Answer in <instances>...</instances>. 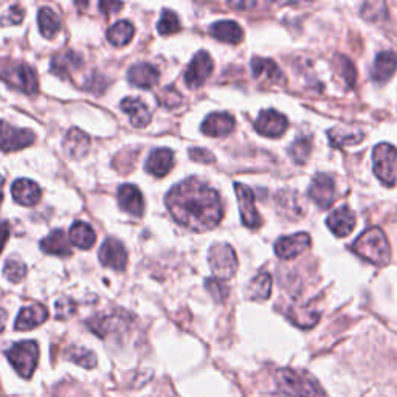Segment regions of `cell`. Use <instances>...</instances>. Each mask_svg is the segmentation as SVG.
Returning a JSON list of instances; mask_svg holds the SVG:
<instances>
[{
  "label": "cell",
  "instance_id": "cell-1",
  "mask_svg": "<svg viewBox=\"0 0 397 397\" xmlns=\"http://www.w3.org/2000/svg\"><path fill=\"white\" fill-rule=\"evenodd\" d=\"M166 206L177 223L196 233L218 227L223 216L218 191L196 177H189L171 189L166 196Z\"/></svg>",
  "mask_w": 397,
  "mask_h": 397
},
{
  "label": "cell",
  "instance_id": "cell-2",
  "mask_svg": "<svg viewBox=\"0 0 397 397\" xmlns=\"http://www.w3.org/2000/svg\"><path fill=\"white\" fill-rule=\"evenodd\" d=\"M353 251L376 266H385L391 259L390 242H388L385 233L377 227L368 228L360 234L353 243Z\"/></svg>",
  "mask_w": 397,
  "mask_h": 397
},
{
  "label": "cell",
  "instance_id": "cell-3",
  "mask_svg": "<svg viewBox=\"0 0 397 397\" xmlns=\"http://www.w3.org/2000/svg\"><path fill=\"white\" fill-rule=\"evenodd\" d=\"M276 383L279 390L292 397H328L315 378L295 369H279L276 373Z\"/></svg>",
  "mask_w": 397,
  "mask_h": 397
},
{
  "label": "cell",
  "instance_id": "cell-4",
  "mask_svg": "<svg viewBox=\"0 0 397 397\" xmlns=\"http://www.w3.org/2000/svg\"><path fill=\"white\" fill-rule=\"evenodd\" d=\"M0 79L22 94L33 95L38 92V76L34 69L25 62L0 59Z\"/></svg>",
  "mask_w": 397,
  "mask_h": 397
},
{
  "label": "cell",
  "instance_id": "cell-5",
  "mask_svg": "<svg viewBox=\"0 0 397 397\" xmlns=\"http://www.w3.org/2000/svg\"><path fill=\"white\" fill-rule=\"evenodd\" d=\"M373 169L385 186H394L397 180V149L390 143H378L373 149Z\"/></svg>",
  "mask_w": 397,
  "mask_h": 397
},
{
  "label": "cell",
  "instance_id": "cell-6",
  "mask_svg": "<svg viewBox=\"0 0 397 397\" xmlns=\"http://www.w3.org/2000/svg\"><path fill=\"white\" fill-rule=\"evenodd\" d=\"M6 358L24 378H30L39 360L38 343L31 340L16 343V345L6 351Z\"/></svg>",
  "mask_w": 397,
  "mask_h": 397
},
{
  "label": "cell",
  "instance_id": "cell-7",
  "mask_svg": "<svg viewBox=\"0 0 397 397\" xmlns=\"http://www.w3.org/2000/svg\"><path fill=\"white\" fill-rule=\"evenodd\" d=\"M208 263L214 276L218 279H228L238 270V258L228 243H214L210 248Z\"/></svg>",
  "mask_w": 397,
  "mask_h": 397
},
{
  "label": "cell",
  "instance_id": "cell-8",
  "mask_svg": "<svg viewBox=\"0 0 397 397\" xmlns=\"http://www.w3.org/2000/svg\"><path fill=\"white\" fill-rule=\"evenodd\" d=\"M34 141V134L30 129L13 128L11 124L0 121V151L14 152L29 148Z\"/></svg>",
  "mask_w": 397,
  "mask_h": 397
},
{
  "label": "cell",
  "instance_id": "cell-9",
  "mask_svg": "<svg viewBox=\"0 0 397 397\" xmlns=\"http://www.w3.org/2000/svg\"><path fill=\"white\" fill-rule=\"evenodd\" d=\"M234 193H236V197H238L241 219H242L243 225L248 228H258L259 225L263 223V219H261V216L256 210L253 191H251V189L246 185L234 184Z\"/></svg>",
  "mask_w": 397,
  "mask_h": 397
},
{
  "label": "cell",
  "instance_id": "cell-10",
  "mask_svg": "<svg viewBox=\"0 0 397 397\" xmlns=\"http://www.w3.org/2000/svg\"><path fill=\"white\" fill-rule=\"evenodd\" d=\"M309 197L321 210H326L336 201V182L329 174H317L309 186Z\"/></svg>",
  "mask_w": 397,
  "mask_h": 397
},
{
  "label": "cell",
  "instance_id": "cell-11",
  "mask_svg": "<svg viewBox=\"0 0 397 397\" xmlns=\"http://www.w3.org/2000/svg\"><path fill=\"white\" fill-rule=\"evenodd\" d=\"M213 59L206 51H198L193 58V62L189 64L185 74V83L188 87L198 89L201 87L213 71Z\"/></svg>",
  "mask_w": 397,
  "mask_h": 397
},
{
  "label": "cell",
  "instance_id": "cell-12",
  "mask_svg": "<svg viewBox=\"0 0 397 397\" xmlns=\"http://www.w3.org/2000/svg\"><path fill=\"white\" fill-rule=\"evenodd\" d=\"M98 258L103 266L119 270V272H123L126 266H128V251H126L120 241L114 238L104 241L101 248H99Z\"/></svg>",
  "mask_w": 397,
  "mask_h": 397
},
{
  "label": "cell",
  "instance_id": "cell-13",
  "mask_svg": "<svg viewBox=\"0 0 397 397\" xmlns=\"http://www.w3.org/2000/svg\"><path fill=\"white\" fill-rule=\"evenodd\" d=\"M311 247V236L308 233H296L292 236L279 238L275 242V253L281 259H293L304 253Z\"/></svg>",
  "mask_w": 397,
  "mask_h": 397
},
{
  "label": "cell",
  "instance_id": "cell-14",
  "mask_svg": "<svg viewBox=\"0 0 397 397\" xmlns=\"http://www.w3.org/2000/svg\"><path fill=\"white\" fill-rule=\"evenodd\" d=\"M255 129L261 135H264V137H270V139L281 137L287 129V119L283 114H279L273 109L263 111L259 114L258 120L255 123Z\"/></svg>",
  "mask_w": 397,
  "mask_h": 397
},
{
  "label": "cell",
  "instance_id": "cell-15",
  "mask_svg": "<svg viewBox=\"0 0 397 397\" xmlns=\"http://www.w3.org/2000/svg\"><path fill=\"white\" fill-rule=\"evenodd\" d=\"M329 230L338 238H345L356 227V214L348 206H340L336 211L329 214L326 221Z\"/></svg>",
  "mask_w": 397,
  "mask_h": 397
},
{
  "label": "cell",
  "instance_id": "cell-16",
  "mask_svg": "<svg viewBox=\"0 0 397 397\" xmlns=\"http://www.w3.org/2000/svg\"><path fill=\"white\" fill-rule=\"evenodd\" d=\"M234 121L230 114H210L202 124V132L208 137H227L234 129Z\"/></svg>",
  "mask_w": 397,
  "mask_h": 397
},
{
  "label": "cell",
  "instance_id": "cell-17",
  "mask_svg": "<svg viewBox=\"0 0 397 397\" xmlns=\"http://www.w3.org/2000/svg\"><path fill=\"white\" fill-rule=\"evenodd\" d=\"M62 146H64V149H66V152H67L70 159L81 160L89 154L90 137L81 129L74 128V129H70L67 132V135L64 137V141H62Z\"/></svg>",
  "mask_w": 397,
  "mask_h": 397
},
{
  "label": "cell",
  "instance_id": "cell-18",
  "mask_svg": "<svg viewBox=\"0 0 397 397\" xmlns=\"http://www.w3.org/2000/svg\"><path fill=\"white\" fill-rule=\"evenodd\" d=\"M13 198L24 206H33L41 201L42 191L36 182H31L29 179H19L16 180L11 186Z\"/></svg>",
  "mask_w": 397,
  "mask_h": 397
},
{
  "label": "cell",
  "instance_id": "cell-19",
  "mask_svg": "<svg viewBox=\"0 0 397 397\" xmlns=\"http://www.w3.org/2000/svg\"><path fill=\"white\" fill-rule=\"evenodd\" d=\"M123 112L129 116L134 128H144L152 120V115L140 98H124L121 101Z\"/></svg>",
  "mask_w": 397,
  "mask_h": 397
},
{
  "label": "cell",
  "instance_id": "cell-20",
  "mask_svg": "<svg viewBox=\"0 0 397 397\" xmlns=\"http://www.w3.org/2000/svg\"><path fill=\"white\" fill-rule=\"evenodd\" d=\"M174 166V154L171 149L161 148L151 152V156L146 160V171L151 176L165 177Z\"/></svg>",
  "mask_w": 397,
  "mask_h": 397
},
{
  "label": "cell",
  "instance_id": "cell-21",
  "mask_svg": "<svg viewBox=\"0 0 397 397\" xmlns=\"http://www.w3.org/2000/svg\"><path fill=\"white\" fill-rule=\"evenodd\" d=\"M49 318V311L45 306L33 304L29 308H24L16 320L14 328L17 331H30L41 326V324Z\"/></svg>",
  "mask_w": 397,
  "mask_h": 397
},
{
  "label": "cell",
  "instance_id": "cell-22",
  "mask_svg": "<svg viewBox=\"0 0 397 397\" xmlns=\"http://www.w3.org/2000/svg\"><path fill=\"white\" fill-rule=\"evenodd\" d=\"M81 64H83V58L78 53H75L74 50H66L51 58L50 69L59 78H69L71 71L78 70Z\"/></svg>",
  "mask_w": 397,
  "mask_h": 397
},
{
  "label": "cell",
  "instance_id": "cell-23",
  "mask_svg": "<svg viewBox=\"0 0 397 397\" xmlns=\"http://www.w3.org/2000/svg\"><path fill=\"white\" fill-rule=\"evenodd\" d=\"M119 203L121 210L134 216H141L144 202L140 189L134 185H121L119 188Z\"/></svg>",
  "mask_w": 397,
  "mask_h": 397
},
{
  "label": "cell",
  "instance_id": "cell-24",
  "mask_svg": "<svg viewBox=\"0 0 397 397\" xmlns=\"http://www.w3.org/2000/svg\"><path fill=\"white\" fill-rule=\"evenodd\" d=\"M251 74L256 79H266L268 83L273 84H283L284 76L281 70L275 64L272 59L266 58H253L251 59Z\"/></svg>",
  "mask_w": 397,
  "mask_h": 397
},
{
  "label": "cell",
  "instance_id": "cell-25",
  "mask_svg": "<svg viewBox=\"0 0 397 397\" xmlns=\"http://www.w3.org/2000/svg\"><path fill=\"white\" fill-rule=\"evenodd\" d=\"M129 83L140 89H152L160 79L157 67L152 64H137L129 70Z\"/></svg>",
  "mask_w": 397,
  "mask_h": 397
},
{
  "label": "cell",
  "instance_id": "cell-26",
  "mask_svg": "<svg viewBox=\"0 0 397 397\" xmlns=\"http://www.w3.org/2000/svg\"><path fill=\"white\" fill-rule=\"evenodd\" d=\"M397 70V55L393 51L378 53L374 59V66L371 70V78L377 83H385L390 79Z\"/></svg>",
  "mask_w": 397,
  "mask_h": 397
},
{
  "label": "cell",
  "instance_id": "cell-27",
  "mask_svg": "<svg viewBox=\"0 0 397 397\" xmlns=\"http://www.w3.org/2000/svg\"><path fill=\"white\" fill-rule=\"evenodd\" d=\"M213 38L225 44H239L243 38V31L234 21H219L210 29Z\"/></svg>",
  "mask_w": 397,
  "mask_h": 397
},
{
  "label": "cell",
  "instance_id": "cell-28",
  "mask_svg": "<svg viewBox=\"0 0 397 397\" xmlns=\"http://www.w3.org/2000/svg\"><path fill=\"white\" fill-rule=\"evenodd\" d=\"M42 251L49 255L56 256H69L71 253L70 250V241L67 239L66 233L62 230L51 231L47 238L41 241Z\"/></svg>",
  "mask_w": 397,
  "mask_h": 397
},
{
  "label": "cell",
  "instance_id": "cell-29",
  "mask_svg": "<svg viewBox=\"0 0 397 397\" xmlns=\"http://www.w3.org/2000/svg\"><path fill=\"white\" fill-rule=\"evenodd\" d=\"M69 241L78 248L89 250V248H92V246L96 241V236H95L94 228L90 227L89 223L76 222L71 225L70 233H69Z\"/></svg>",
  "mask_w": 397,
  "mask_h": 397
},
{
  "label": "cell",
  "instance_id": "cell-30",
  "mask_svg": "<svg viewBox=\"0 0 397 397\" xmlns=\"http://www.w3.org/2000/svg\"><path fill=\"white\" fill-rule=\"evenodd\" d=\"M38 22H39V30L44 38L51 39L61 31V19L58 14L49 6H44L39 10L38 14Z\"/></svg>",
  "mask_w": 397,
  "mask_h": 397
},
{
  "label": "cell",
  "instance_id": "cell-31",
  "mask_svg": "<svg viewBox=\"0 0 397 397\" xmlns=\"http://www.w3.org/2000/svg\"><path fill=\"white\" fill-rule=\"evenodd\" d=\"M135 33L134 25L129 21H119L107 30V41H109L115 47H124L132 39Z\"/></svg>",
  "mask_w": 397,
  "mask_h": 397
},
{
  "label": "cell",
  "instance_id": "cell-32",
  "mask_svg": "<svg viewBox=\"0 0 397 397\" xmlns=\"http://www.w3.org/2000/svg\"><path fill=\"white\" fill-rule=\"evenodd\" d=\"M270 293H272V276L270 273H259L251 279L247 288V295L251 300H267Z\"/></svg>",
  "mask_w": 397,
  "mask_h": 397
},
{
  "label": "cell",
  "instance_id": "cell-33",
  "mask_svg": "<svg viewBox=\"0 0 397 397\" xmlns=\"http://www.w3.org/2000/svg\"><path fill=\"white\" fill-rule=\"evenodd\" d=\"M312 151V139L311 137H301L296 139L291 146H288V156L292 157L295 164H306Z\"/></svg>",
  "mask_w": 397,
  "mask_h": 397
},
{
  "label": "cell",
  "instance_id": "cell-34",
  "mask_svg": "<svg viewBox=\"0 0 397 397\" xmlns=\"http://www.w3.org/2000/svg\"><path fill=\"white\" fill-rule=\"evenodd\" d=\"M329 140L332 146H346V144H356L362 140V132H351V131H341L338 128H333L329 132Z\"/></svg>",
  "mask_w": 397,
  "mask_h": 397
},
{
  "label": "cell",
  "instance_id": "cell-35",
  "mask_svg": "<svg viewBox=\"0 0 397 397\" xmlns=\"http://www.w3.org/2000/svg\"><path fill=\"white\" fill-rule=\"evenodd\" d=\"M67 357L71 360V362L81 365L84 368H94L96 365V357L92 353V351H89L86 348H70L67 351Z\"/></svg>",
  "mask_w": 397,
  "mask_h": 397
},
{
  "label": "cell",
  "instance_id": "cell-36",
  "mask_svg": "<svg viewBox=\"0 0 397 397\" xmlns=\"http://www.w3.org/2000/svg\"><path fill=\"white\" fill-rule=\"evenodd\" d=\"M157 30L160 34H174L180 31V21L174 11L165 10L161 14V19L159 21Z\"/></svg>",
  "mask_w": 397,
  "mask_h": 397
},
{
  "label": "cell",
  "instance_id": "cell-37",
  "mask_svg": "<svg viewBox=\"0 0 397 397\" xmlns=\"http://www.w3.org/2000/svg\"><path fill=\"white\" fill-rule=\"evenodd\" d=\"M4 273L11 283H19L26 275V267L22 261L10 259V261H6V264L4 267Z\"/></svg>",
  "mask_w": 397,
  "mask_h": 397
},
{
  "label": "cell",
  "instance_id": "cell-38",
  "mask_svg": "<svg viewBox=\"0 0 397 397\" xmlns=\"http://www.w3.org/2000/svg\"><path fill=\"white\" fill-rule=\"evenodd\" d=\"M205 287H206V291L211 293V296L214 298V300L219 301V303L225 301V298L228 296V292H230L227 284H225L222 279H218V278L206 279Z\"/></svg>",
  "mask_w": 397,
  "mask_h": 397
},
{
  "label": "cell",
  "instance_id": "cell-39",
  "mask_svg": "<svg viewBox=\"0 0 397 397\" xmlns=\"http://www.w3.org/2000/svg\"><path fill=\"white\" fill-rule=\"evenodd\" d=\"M25 11L21 5H13L10 10L6 11L5 16L0 17V24L2 25H19L24 21Z\"/></svg>",
  "mask_w": 397,
  "mask_h": 397
},
{
  "label": "cell",
  "instance_id": "cell-40",
  "mask_svg": "<svg viewBox=\"0 0 397 397\" xmlns=\"http://www.w3.org/2000/svg\"><path fill=\"white\" fill-rule=\"evenodd\" d=\"M338 59H340V62H338V64H340V75L345 78V81L349 86H353L354 81H356V69L353 66V62H351L346 58H343V56H338Z\"/></svg>",
  "mask_w": 397,
  "mask_h": 397
},
{
  "label": "cell",
  "instance_id": "cell-41",
  "mask_svg": "<svg viewBox=\"0 0 397 397\" xmlns=\"http://www.w3.org/2000/svg\"><path fill=\"white\" fill-rule=\"evenodd\" d=\"M56 315H58V318L61 320H64L67 317H70L71 313L75 312V303L69 300V298H62V300H59L56 303Z\"/></svg>",
  "mask_w": 397,
  "mask_h": 397
},
{
  "label": "cell",
  "instance_id": "cell-42",
  "mask_svg": "<svg viewBox=\"0 0 397 397\" xmlns=\"http://www.w3.org/2000/svg\"><path fill=\"white\" fill-rule=\"evenodd\" d=\"M189 157L196 161H201V164H213L214 161V156L211 154V152L206 149H201V148L189 151Z\"/></svg>",
  "mask_w": 397,
  "mask_h": 397
},
{
  "label": "cell",
  "instance_id": "cell-43",
  "mask_svg": "<svg viewBox=\"0 0 397 397\" xmlns=\"http://www.w3.org/2000/svg\"><path fill=\"white\" fill-rule=\"evenodd\" d=\"M98 6H99V10H101V13L114 14V13L121 10L123 4H119V2H99Z\"/></svg>",
  "mask_w": 397,
  "mask_h": 397
},
{
  "label": "cell",
  "instance_id": "cell-44",
  "mask_svg": "<svg viewBox=\"0 0 397 397\" xmlns=\"http://www.w3.org/2000/svg\"><path fill=\"white\" fill-rule=\"evenodd\" d=\"M8 236H10V225L6 222L0 223V251L4 250L5 242L8 241Z\"/></svg>",
  "mask_w": 397,
  "mask_h": 397
},
{
  "label": "cell",
  "instance_id": "cell-45",
  "mask_svg": "<svg viewBox=\"0 0 397 397\" xmlns=\"http://www.w3.org/2000/svg\"><path fill=\"white\" fill-rule=\"evenodd\" d=\"M5 323H6V312L4 309H0V332L5 329Z\"/></svg>",
  "mask_w": 397,
  "mask_h": 397
},
{
  "label": "cell",
  "instance_id": "cell-46",
  "mask_svg": "<svg viewBox=\"0 0 397 397\" xmlns=\"http://www.w3.org/2000/svg\"><path fill=\"white\" fill-rule=\"evenodd\" d=\"M230 5L234 6V8H251V6H255L256 4L248 2V4H230Z\"/></svg>",
  "mask_w": 397,
  "mask_h": 397
},
{
  "label": "cell",
  "instance_id": "cell-47",
  "mask_svg": "<svg viewBox=\"0 0 397 397\" xmlns=\"http://www.w3.org/2000/svg\"><path fill=\"white\" fill-rule=\"evenodd\" d=\"M4 184H5V179L2 174H0V201L4 198Z\"/></svg>",
  "mask_w": 397,
  "mask_h": 397
}]
</instances>
